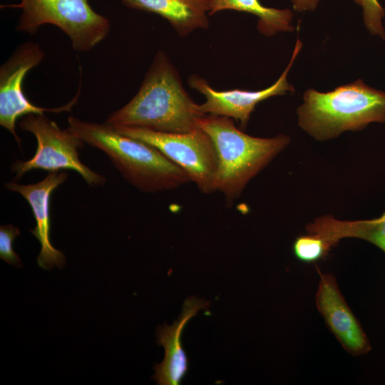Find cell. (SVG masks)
Here are the masks:
<instances>
[{"label":"cell","instance_id":"e0dca14e","mask_svg":"<svg viewBox=\"0 0 385 385\" xmlns=\"http://www.w3.org/2000/svg\"><path fill=\"white\" fill-rule=\"evenodd\" d=\"M363 9L364 24L368 31L373 36L385 39V29L383 19L385 11L379 0H354Z\"/></svg>","mask_w":385,"mask_h":385},{"label":"cell","instance_id":"30bf717a","mask_svg":"<svg viewBox=\"0 0 385 385\" xmlns=\"http://www.w3.org/2000/svg\"><path fill=\"white\" fill-rule=\"evenodd\" d=\"M317 270L319 282L315 302L326 326L349 354H366L371 350L368 338L342 294L336 278Z\"/></svg>","mask_w":385,"mask_h":385},{"label":"cell","instance_id":"7a4b0ae2","mask_svg":"<svg viewBox=\"0 0 385 385\" xmlns=\"http://www.w3.org/2000/svg\"><path fill=\"white\" fill-rule=\"evenodd\" d=\"M68 130L101 150L124 179L148 193L178 188L190 180L187 173L155 147L117 132L106 123L68 118Z\"/></svg>","mask_w":385,"mask_h":385},{"label":"cell","instance_id":"8992f818","mask_svg":"<svg viewBox=\"0 0 385 385\" xmlns=\"http://www.w3.org/2000/svg\"><path fill=\"white\" fill-rule=\"evenodd\" d=\"M19 128L33 134L37 141L34 155L26 161L16 160L11 166L16 179L33 170L57 172L72 170L81 175L90 186L103 185L106 178L85 165L80 160L79 149L85 143L68 129H61L44 113H31L24 116Z\"/></svg>","mask_w":385,"mask_h":385},{"label":"cell","instance_id":"4fadbf2b","mask_svg":"<svg viewBox=\"0 0 385 385\" xmlns=\"http://www.w3.org/2000/svg\"><path fill=\"white\" fill-rule=\"evenodd\" d=\"M125 6L156 14L166 19L179 36L209 26L208 0H120Z\"/></svg>","mask_w":385,"mask_h":385},{"label":"cell","instance_id":"ba28073f","mask_svg":"<svg viewBox=\"0 0 385 385\" xmlns=\"http://www.w3.org/2000/svg\"><path fill=\"white\" fill-rule=\"evenodd\" d=\"M45 53L38 43L27 41L18 46L0 68V125L14 136L21 148V140L16 131L19 117L31 113L69 111L77 102L78 94L65 106L45 108L34 105L22 90L26 73L44 58Z\"/></svg>","mask_w":385,"mask_h":385},{"label":"cell","instance_id":"ac0fdd59","mask_svg":"<svg viewBox=\"0 0 385 385\" xmlns=\"http://www.w3.org/2000/svg\"><path fill=\"white\" fill-rule=\"evenodd\" d=\"M20 235L18 227L5 225L0 227V258L16 267H21V261L13 249V241Z\"/></svg>","mask_w":385,"mask_h":385},{"label":"cell","instance_id":"9c48e42d","mask_svg":"<svg viewBox=\"0 0 385 385\" xmlns=\"http://www.w3.org/2000/svg\"><path fill=\"white\" fill-rule=\"evenodd\" d=\"M302 46L297 38L289 64L277 81L270 87L261 91H245L233 89L216 91L207 82L198 76H191L188 83L191 88L205 96V101L199 105L200 111L205 115L225 116L240 121L241 128H245L250 115L256 106L272 96L293 92L294 88L287 81V73Z\"/></svg>","mask_w":385,"mask_h":385},{"label":"cell","instance_id":"5bb4252c","mask_svg":"<svg viewBox=\"0 0 385 385\" xmlns=\"http://www.w3.org/2000/svg\"><path fill=\"white\" fill-rule=\"evenodd\" d=\"M305 228L308 233L322 237L331 248L340 240L352 237L367 241L385 252V211L370 220H340L332 215H323Z\"/></svg>","mask_w":385,"mask_h":385},{"label":"cell","instance_id":"3957f363","mask_svg":"<svg viewBox=\"0 0 385 385\" xmlns=\"http://www.w3.org/2000/svg\"><path fill=\"white\" fill-rule=\"evenodd\" d=\"M198 126L210 135L216 150L215 190L230 205L290 141L283 134L267 138L251 136L238 129L232 118L221 115H205Z\"/></svg>","mask_w":385,"mask_h":385},{"label":"cell","instance_id":"5b68a950","mask_svg":"<svg viewBox=\"0 0 385 385\" xmlns=\"http://www.w3.org/2000/svg\"><path fill=\"white\" fill-rule=\"evenodd\" d=\"M8 7L19 8L21 14L16 30L34 34L44 24H53L69 38L72 47L87 52L109 34L111 23L97 13L88 0H20Z\"/></svg>","mask_w":385,"mask_h":385},{"label":"cell","instance_id":"8fae6325","mask_svg":"<svg viewBox=\"0 0 385 385\" xmlns=\"http://www.w3.org/2000/svg\"><path fill=\"white\" fill-rule=\"evenodd\" d=\"M68 178L65 172H50L42 180L28 185L7 182L6 189L20 194L29 202L36 225L31 232L41 244L37 257L38 265L44 270H51L56 266L62 268L66 264L64 254L55 248L50 240V197L52 192Z\"/></svg>","mask_w":385,"mask_h":385},{"label":"cell","instance_id":"9a60e30c","mask_svg":"<svg viewBox=\"0 0 385 385\" xmlns=\"http://www.w3.org/2000/svg\"><path fill=\"white\" fill-rule=\"evenodd\" d=\"M223 10L245 11L256 16L258 31L267 36L294 29L292 10L266 7L259 0H210L209 16Z\"/></svg>","mask_w":385,"mask_h":385},{"label":"cell","instance_id":"d6986e66","mask_svg":"<svg viewBox=\"0 0 385 385\" xmlns=\"http://www.w3.org/2000/svg\"><path fill=\"white\" fill-rule=\"evenodd\" d=\"M319 0H292L294 10L299 12L314 10Z\"/></svg>","mask_w":385,"mask_h":385},{"label":"cell","instance_id":"52a82bcc","mask_svg":"<svg viewBox=\"0 0 385 385\" xmlns=\"http://www.w3.org/2000/svg\"><path fill=\"white\" fill-rule=\"evenodd\" d=\"M113 128L121 134L157 148L184 170L202 193L215 191L217 155L212 140L200 127L183 133L157 132L137 128Z\"/></svg>","mask_w":385,"mask_h":385},{"label":"cell","instance_id":"ffe728a7","mask_svg":"<svg viewBox=\"0 0 385 385\" xmlns=\"http://www.w3.org/2000/svg\"><path fill=\"white\" fill-rule=\"evenodd\" d=\"M210 1V0H208Z\"/></svg>","mask_w":385,"mask_h":385},{"label":"cell","instance_id":"7c38bea8","mask_svg":"<svg viewBox=\"0 0 385 385\" xmlns=\"http://www.w3.org/2000/svg\"><path fill=\"white\" fill-rule=\"evenodd\" d=\"M210 306V302L195 297L187 298L179 318L168 326L164 324L157 329V343L163 346V361L153 367L155 372L152 379L159 385H178L188 370V359L182 346L181 337L188 322L197 312Z\"/></svg>","mask_w":385,"mask_h":385},{"label":"cell","instance_id":"277c9868","mask_svg":"<svg viewBox=\"0 0 385 385\" xmlns=\"http://www.w3.org/2000/svg\"><path fill=\"white\" fill-rule=\"evenodd\" d=\"M303 99L297 109L298 124L317 140L360 130L372 123H385V91L361 79L325 93L308 89Z\"/></svg>","mask_w":385,"mask_h":385},{"label":"cell","instance_id":"6da1fadb","mask_svg":"<svg viewBox=\"0 0 385 385\" xmlns=\"http://www.w3.org/2000/svg\"><path fill=\"white\" fill-rule=\"evenodd\" d=\"M203 114L184 89L168 56L159 51L135 96L111 113L105 123L112 127L183 133L199 128Z\"/></svg>","mask_w":385,"mask_h":385},{"label":"cell","instance_id":"2e32d148","mask_svg":"<svg viewBox=\"0 0 385 385\" xmlns=\"http://www.w3.org/2000/svg\"><path fill=\"white\" fill-rule=\"evenodd\" d=\"M292 248L299 261L309 264L324 259L332 249L322 237L309 233L297 237Z\"/></svg>","mask_w":385,"mask_h":385}]
</instances>
